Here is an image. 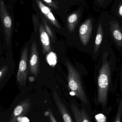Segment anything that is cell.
<instances>
[{
	"instance_id": "cell-23",
	"label": "cell",
	"mask_w": 122,
	"mask_h": 122,
	"mask_svg": "<svg viewBox=\"0 0 122 122\" xmlns=\"http://www.w3.org/2000/svg\"><path fill=\"white\" fill-rule=\"evenodd\" d=\"M29 80L30 81L33 82L35 80V79L34 77L32 76H30L29 77Z\"/></svg>"
},
{
	"instance_id": "cell-6",
	"label": "cell",
	"mask_w": 122,
	"mask_h": 122,
	"mask_svg": "<svg viewBox=\"0 0 122 122\" xmlns=\"http://www.w3.org/2000/svg\"><path fill=\"white\" fill-rule=\"evenodd\" d=\"M39 61L37 44L35 41L32 43L29 59V69L31 74L37 78L39 72Z\"/></svg>"
},
{
	"instance_id": "cell-19",
	"label": "cell",
	"mask_w": 122,
	"mask_h": 122,
	"mask_svg": "<svg viewBox=\"0 0 122 122\" xmlns=\"http://www.w3.org/2000/svg\"><path fill=\"white\" fill-rule=\"evenodd\" d=\"M47 114L50 122H58L54 117L52 111L49 108H48L47 109Z\"/></svg>"
},
{
	"instance_id": "cell-16",
	"label": "cell",
	"mask_w": 122,
	"mask_h": 122,
	"mask_svg": "<svg viewBox=\"0 0 122 122\" xmlns=\"http://www.w3.org/2000/svg\"><path fill=\"white\" fill-rule=\"evenodd\" d=\"M46 60L48 64L51 66L54 67L57 63V57L56 55L54 52H49L47 56Z\"/></svg>"
},
{
	"instance_id": "cell-5",
	"label": "cell",
	"mask_w": 122,
	"mask_h": 122,
	"mask_svg": "<svg viewBox=\"0 0 122 122\" xmlns=\"http://www.w3.org/2000/svg\"><path fill=\"white\" fill-rule=\"evenodd\" d=\"M30 99H26L19 103L14 109L9 122H17L18 118L26 116L31 109Z\"/></svg>"
},
{
	"instance_id": "cell-13",
	"label": "cell",
	"mask_w": 122,
	"mask_h": 122,
	"mask_svg": "<svg viewBox=\"0 0 122 122\" xmlns=\"http://www.w3.org/2000/svg\"><path fill=\"white\" fill-rule=\"evenodd\" d=\"M80 17V11L74 12L69 15L67 19V25L68 30L70 33L74 31Z\"/></svg>"
},
{
	"instance_id": "cell-21",
	"label": "cell",
	"mask_w": 122,
	"mask_h": 122,
	"mask_svg": "<svg viewBox=\"0 0 122 122\" xmlns=\"http://www.w3.org/2000/svg\"><path fill=\"white\" fill-rule=\"evenodd\" d=\"M32 19H33L34 31H37V29H38V27H39V25L38 17H37V16L34 15L32 17Z\"/></svg>"
},
{
	"instance_id": "cell-15",
	"label": "cell",
	"mask_w": 122,
	"mask_h": 122,
	"mask_svg": "<svg viewBox=\"0 0 122 122\" xmlns=\"http://www.w3.org/2000/svg\"><path fill=\"white\" fill-rule=\"evenodd\" d=\"M41 16L42 23L44 26L46 31L47 32L49 36L51 37V38L52 39L53 41L54 42L55 41V38L52 28H51L49 24L47 23V21L45 20V19L41 15Z\"/></svg>"
},
{
	"instance_id": "cell-7",
	"label": "cell",
	"mask_w": 122,
	"mask_h": 122,
	"mask_svg": "<svg viewBox=\"0 0 122 122\" xmlns=\"http://www.w3.org/2000/svg\"><path fill=\"white\" fill-rule=\"evenodd\" d=\"M92 30V22L91 19H87L80 27L79 35L82 45L86 46L89 42Z\"/></svg>"
},
{
	"instance_id": "cell-24",
	"label": "cell",
	"mask_w": 122,
	"mask_h": 122,
	"mask_svg": "<svg viewBox=\"0 0 122 122\" xmlns=\"http://www.w3.org/2000/svg\"><path fill=\"white\" fill-rule=\"evenodd\" d=\"M97 0L98 1L99 4H100V5H102V4H103V3H104L105 0Z\"/></svg>"
},
{
	"instance_id": "cell-14",
	"label": "cell",
	"mask_w": 122,
	"mask_h": 122,
	"mask_svg": "<svg viewBox=\"0 0 122 122\" xmlns=\"http://www.w3.org/2000/svg\"><path fill=\"white\" fill-rule=\"evenodd\" d=\"M103 36V30L102 24L100 23L98 25L95 38L94 46V53L96 54L99 49L100 45L102 41Z\"/></svg>"
},
{
	"instance_id": "cell-17",
	"label": "cell",
	"mask_w": 122,
	"mask_h": 122,
	"mask_svg": "<svg viewBox=\"0 0 122 122\" xmlns=\"http://www.w3.org/2000/svg\"><path fill=\"white\" fill-rule=\"evenodd\" d=\"M122 116V101L118 105L117 112L114 122H121Z\"/></svg>"
},
{
	"instance_id": "cell-12",
	"label": "cell",
	"mask_w": 122,
	"mask_h": 122,
	"mask_svg": "<svg viewBox=\"0 0 122 122\" xmlns=\"http://www.w3.org/2000/svg\"><path fill=\"white\" fill-rule=\"evenodd\" d=\"M71 108L76 122H91L88 115L84 109L80 110L74 103L71 104Z\"/></svg>"
},
{
	"instance_id": "cell-2",
	"label": "cell",
	"mask_w": 122,
	"mask_h": 122,
	"mask_svg": "<svg viewBox=\"0 0 122 122\" xmlns=\"http://www.w3.org/2000/svg\"><path fill=\"white\" fill-rule=\"evenodd\" d=\"M68 71V88L84 104L88 103V99L84 90L79 73L71 63L66 62Z\"/></svg>"
},
{
	"instance_id": "cell-1",
	"label": "cell",
	"mask_w": 122,
	"mask_h": 122,
	"mask_svg": "<svg viewBox=\"0 0 122 122\" xmlns=\"http://www.w3.org/2000/svg\"><path fill=\"white\" fill-rule=\"evenodd\" d=\"M111 81V69L109 62L103 58V63L98 79V101L103 107L106 105L109 86Z\"/></svg>"
},
{
	"instance_id": "cell-4",
	"label": "cell",
	"mask_w": 122,
	"mask_h": 122,
	"mask_svg": "<svg viewBox=\"0 0 122 122\" xmlns=\"http://www.w3.org/2000/svg\"><path fill=\"white\" fill-rule=\"evenodd\" d=\"M28 48L25 47L22 51L17 74V80L19 85L26 84L28 74Z\"/></svg>"
},
{
	"instance_id": "cell-9",
	"label": "cell",
	"mask_w": 122,
	"mask_h": 122,
	"mask_svg": "<svg viewBox=\"0 0 122 122\" xmlns=\"http://www.w3.org/2000/svg\"><path fill=\"white\" fill-rule=\"evenodd\" d=\"M53 95L55 103L61 115L64 122H74L67 109L62 102L58 94L55 90H53Z\"/></svg>"
},
{
	"instance_id": "cell-10",
	"label": "cell",
	"mask_w": 122,
	"mask_h": 122,
	"mask_svg": "<svg viewBox=\"0 0 122 122\" xmlns=\"http://www.w3.org/2000/svg\"><path fill=\"white\" fill-rule=\"evenodd\" d=\"M110 30L113 40L118 46L122 47V28L116 21L110 22Z\"/></svg>"
},
{
	"instance_id": "cell-20",
	"label": "cell",
	"mask_w": 122,
	"mask_h": 122,
	"mask_svg": "<svg viewBox=\"0 0 122 122\" xmlns=\"http://www.w3.org/2000/svg\"><path fill=\"white\" fill-rule=\"evenodd\" d=\"M43 0L54 9L56 10H58V5L52 0Z\"/></svg>"
},
{
	"instance_id": "cell-22",
	"label": "cell",
	"mask_w": 122,
	"mask_h": 122,
	"mask_svg": "<svg viewBox=\"0 0 122 122\" xmlns=\"http://www.w3.org/2000/svg\"><path fill=\"white\" fill-rule=\"evenodd\" d=\"M119 13L120 15L122 16V4H121L119 8Z\"/></svg>"
},
{
	"instance_id": "cell-11",
	"label": "cell",
	"mask_w": 122,
	"mask_h": 122,
	"mask_svg": "<svg viewBox=\"0 0 122 122\" xmlns=\"http://www.w3.org/2000/svg\"><path fill=\"white\" fill-rule=\"evenodd\" d=\"M38 28L40 39L43 47V52L44 54H45L50 52L51 50L49 36L46 31L43 23H41Z\"/></svg>"
},
{
	"instance_id": "cell-8",
	"label": "cell",
	"mask_w": 122,
	"mask_h": 122,
	"mask_svg": "<svg viewBox=\"0 0 122 122\" xmlns=\"http://www.w3.org/2000/svg\"><path fill=\"white\" fill-rule=\"evenodd\" d=\"M37 4L44 16L52 25L56 28L61 29V26L53 15L50 8L44 5L40 0H36Z\"/></svg>"
},
{
	"instance_id": "cell-18",
	"label": "cell",
	"mask_w": 122,
	"mask_h": 122,
	"mask_svg": "<svg viewBox=\"0 0 122 122\" xmlns=\"http://www.w3.org/2000/svg\"><path fill=\"white\" fill-rule=\"evenodd\" d=\"M8 68V66L6 65L3 66L1 68L0 70V81H1L4 78L5 75L6 74Z\"/></svg>"
},
{
	"instance_id": "cell-3",
	"label": "cell",
	"mask_w": 122,
	"mask_h": 122,
	"mask_svg": "<svg viewBox=\"0 0 122 122\" xmlns=\"http://www.w3.org/2000/svg\"><path fill=\"white\" fill-rule=\"evenodd\" d=\"M0 15L7 44H9L12 30V19L6 10L3 0H0Z\"/></svg>"
}]
</instances>
